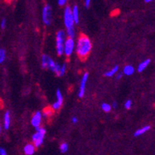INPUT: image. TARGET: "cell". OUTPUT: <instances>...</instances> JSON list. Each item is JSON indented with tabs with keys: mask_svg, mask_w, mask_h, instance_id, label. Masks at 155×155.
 <instances>
[{
	"mask_svg": "<svg viewBox=\"0 0 155 155\" xmlns=\"http://www.w3.org/2000/svg\"><path fill=\"white\" fill-rule=\"evenodd\" d=\"M53 110L52 107H46L43 110V115L45 117H50L53 116Z\"/></svg>",
	"mask_w": 155,
	"mask_h": 155,
	"instance_id": "ac0fdd59",
	"label": "cell"
},
{
	"mask_svg": "<svg viewBox=\"0 0 155 155\" xmlns=\"http://www.w3.org/2000/svg\"><path fill=\"white\" fill-rule=\"evenodd\" d=\"M122 76H123V73H119L117 74V79L119 80V79H120L122 77Z\"/></svg>",
	"mask_w": 155,
	"mask_h": 155,
	"instance_id": "4dcf8cb0",
	"label": "cell"
},
{
	"mask_svg": "<svg viewBox=\"0 0 155 155\" xmlns=\"http://www.w3.org/2000/svg\"><path fill=\"white\" fill-rule=\"evenodd\" d=\"M118 70H119V67L118 66H115L113 69H111L110 71L108 72H106L105 73V76L106 77H111L114 75V74H116L117 73Z\"/></svg>",
	"mask_w": 155,
	"mask_h": 155,
	"instance_id": "e0dca14e",
	"label": "cell"
},
{
	"mask_svg": "<svg viewBox=\"0 0 155 155\" xmlns=\"http://www.w3.org/2000/svg\"><path fill=\"white\" fill-rule=\"evenodd\" d=\"M150 59H147V60L141 62V63L139 64V66H138L137 71L139 72V73H141V72H143V70L147 68V67H148V65L150 64Z\"/></svg>",
	"mask_w": 155,
	"mask_h": 155,
	"instance_id": "4fadbf2b",
	"label": "cell"
},
{
	"mask_svg": "<svg viewBox=\"0 0 155 155\" xmlns=\"http://www.w3.org/2000/svg\"><path fill=\"white\" fill-rule=\"evenodd\" d=\"M24 152L26 155H32L35 152V146L31 143H28L24 147Z\"/></svg>",
	"mask_w": 155,
	"mask_h": 155,
	"instance_id": "8fae6325",
	"label": "cell"
},
{
	"mask_svg": "<svg viewBox=\"0 0 155 155\" xmlns=\"http://www.w3.org/2000/svg\"><path fill=\"white\" fill-rule=\"evenodd\" d=\"M89 77L88 73H85L84 74L82 77V80H81V83H80V90H79L78 96L80 97H83L85 94V90H86V84H87V79Z\"/></svg>",
	"mask_w": 155,
	"mask_h": 155,
	"instance_id": "52a82bcc",
	"label": "cell"
},
{
	"mask_svg": "<svg viewBox=\"0 0 155 155\" xmlns=\"http://www.w3.org/2000/svg\"><path fill=\"white\" fill-rule=\"evenodd\" d=\"M57 3H58L59 5H64L67 4V1L66 0H59L58 2H57Z\"/></svg>",
	"mask_w": 155,
	"mask_h": 155,
	"instance_id": "484cf974",
	"label": "cell"
},
{
	"mask_svg": "<svg viewBox=\"0 0 155 155\" xmlns=\"http://www.w3.org/2000/svg\"><path fill=\"white\" fill-rule=\"evenodd\" d=\"M72 122H73V124H77V122H78V118L76 117H72Z\"/></svg>",
	"mask_w": 155,
	"mask_h": 155,
	"instance_id": "f1b7e54d",
	"label": "cell"
},
{
	"mask_svg": "<svg viewBox=\"0 0 155 155\" xmlns=\"http://www.w3.org/2000/svg\"><path fill=\"white\" fill-rule=\"evenodd\" d=\"M112 107L116 109V108L117 107V103L116 101H114V102H113V104H112Z\"/></svg>",
	"mask_w": 155,
	"mask_h": 155,
	"instance_id": "f546056e",
	"label": "cell"
},
{
	"mask_svg": "<svg viewBox=\"0 0 155 155\" xmlns=\"http://www.w3.org/2000/svg\"><path fill=\"white\" fill-rule=\"evenodd\" d=\"M50 60H51V58L49 56L43 55V56H42V67H43V68H48Z\"/></svg>",
	"mask_w": 155,
	"mask_h": 155,
	"instance_id": "9a60e30c",
	"label": "cell"
},
{
	"mask_svg": "<svg viewBox=\"0 0 155 155\" xmlns=\"http://www.w3.org/2000/svg\"><path fill=\"white\" fill-rule=\"evenodd\" d=\"M5 56H6V53H5V50L3 49L0 48V64L5 60Z\"/></svg>",
	"mask_w": 155,
	"mask_h": 155,
	"instance_id": "44dd1931",
	"label": "cell"
},
{
	"mask_svg": "<svg viewBox=\"0 0 155 155\" xmlns=\"http://www.w3.org/2000/svg\"><path fill=\"white\" fill-rule=\"evenodd\" d=\"M10 113L9 111H6L4 114V127L5 129H9V126H10Z\"/></svg>",
	"mask_w": 155,
	"mask_h": 155,
	"instance_id": "7c38bea8",
	"label": "cell"
},
{
	"mask_svg": "<svg viewBox=\"0 0 155 155\" xmlns=\"http://www.w3.org/2000/svg\"><path fill=\"white\" fill-rule=\"evenodd\" d=\"M42 120V114L39 111H37L34 114V115L32 116V120H31V123L32 125L34 127H39L40 126Z\"/></svg>",
	"mask_w": 155,
	"mask_h": 155,
	"instance_id": "9c48e42d",
	"label": "cell"
},
{
	"mask_svg": "<svg viewBox=\"0 0 155 155\" xmlns=\"http://www.w3.org/2000/svg\"><path fill=\"white\" fill-rule=\"evenodd\" d=\"M1 131H2V127H1V125H0V134H1Z\"/></svg>",
	"mask_w": 155,
	"mask_h": 155,
	"instance_id": "d6a6232c",
	"label": "cell"
},
{
	"mask_svg": "<svg viewBox=\"0 0 155 155\" xmlns=\"http://www.w3.org/2000/svg\"><path fill=\"white\" fill-rule=\"evenodd\" d=\"M65 32L64 31L60 30L57 32L56 35V51L59 56L63 54V46L65 43Z\"/></svg>",
	"mask_w": 155,
	"mask_h": 155,
	"instance_id": "3957f363",
	"label": "cell"
},
{
	"mask_svg": "<svg viewBox=\"0 0 155 155\" xmlns=\"http://www.w3.org/2000/svg\"><path fill=\"white\" fill-rule=\"evenodd\" d=\"M134 73V68L132 66H130V65H127V66H125L123 73H124L125 75L130 76L132 75Z\"/></svg>",
	"mask_w": 155,
	"mask_h": 155,
	"instance_id": "2e32d148",
	"label": "cell"
},
{
	"mask_svg": "<svg viewBox=\"0 0 155 155\" xmlns=\"http://www.w3.org/2000/svg\"><path fill=\"white\" fill-rule=\"evenodd\" d=\"M131 106H132V101H130V100H127V101L125 102L124 107H125V108H126V109H127V110L130 109Z\"/></svg>",
	"mask_w": 155,
	"mask_h": 155,
	"instance_id": "cb8c5ba5",
	"label": "cell"
},
{
	"mask_svg": "<svg viewBox=\"0 0 155 155\" xmlns=\"http://www.w3.org/2000/svg\"><path fill=\"white\" fill-rule=\"evenodd\" d=\"M43 20L46 25H50L52 21V9L49 4H46L43 9Z\"/></svg>",
	"mask_w": 155,
	"mask_h": 155,
	"instance_id": "5b68a950",
	"label": "cell"
},
{
	"mask_svg": "<svg viewBox=\"0 0 155 155\" xmlns=\"http://www.w3.org/2000/svg\"><path fill=\"white\" fill-rule=\"evenodd\" d=\"M150 129V126H149V125H147V126L143 127L140 128V129H138L135 132L134 136L135 137L140 136V135H142V134H143L144 133H146L147 131H148Z\"/></svg>",
	"mask_w": 155,
	"mask_h": 155,
	"instance_id": "5bb4252c",
	"label": "cell"
},
{
	"mask_svg": "<svg viewBox=\"0 0 155 155\" xmlns=\"http://www.w3.org/2000/svg\"><path fill=\"white\" fill-rule=\"evenodd\" d=\"M73 49H74V40L71 38H68L64 43L63 53H65L67 56H70L73 53Z\"/></svg>",
	"mask_w": 155,
	"mask_h": 155,
	"instance_id": "8992f818",
	"label": "cell"
},
{
	"mask_svg": "<svg viewBox=\"0 0 155 155\" xmlns=\"http://www.w3.org/2000/svg\"><path fill=\"white\" fill-rule=\"evenodd\" d=\"M64 23L67 29L73 28L74 22L72 16V9L70 6H67L64 10Z\"/></svg>",
	"mask_w": 155,
	"mask_h": 155,
	"instance_id": "277c9868",
	"label": "cell"
},
{
	"mask_svg": "<svg viewBox=\"0 0 155 155\" xmlns=\"http://www.w3.org/2000/svg\"><path fill=\"white\" fill-rule=\"evenodd\" d=\"M56 97H57V100H56V102H55L54 104H53V106H52V109L60 110V107H62V105H63V97L61 91H60L59 89L56 91Z\"/></svg>",
	"mask_w": 155,
	"mask_h": 155,
	"instance_id": "ba28073f",
	"label": "cell"
},
{
	"mask_svg": "<svg viewBox=\"0 0 155 155\" xmlns=\"http://www.w3.org/2000/svg\"><path fill=\"white\" fill-rule=\"evenodd\" d=\"M144 2H151V0H145Z\"/></svg>",
	"mask_w": 155,
	"mask_h": 155,
	"instance_id": "1f68e13d",
	"label": "cell"
},
{
	"mask_svg": "<svg viewBox=\"0 0 155 155\" xmlns=\"http://www.w3.org/2000/svg\"><path fill=\"white\" fill-rule=\"evenodd\" d=\"M72 16H73V22L74 23L79 22V9L77 5H74L72 9Z\"/></svg>",
	"mask_w": 155,
	"mask_h": 155,
	"instance_id": "30bf717a",
	"label": "cell"
},
{
	"mask_svg": "<svg viewBox=\"0 0 155 155\" xmlns=\"http://www.w3.org/2000/svg\"><path fill=\"white\" fill-rule=\"evenodd\" d=\"M60 151H61L62 153H66V152H67L69 149L68 143H61L60 146Z\"/></svg>",
	"mask_w": 155,
	"mask_h": 155,
	"instance_id": "ffe728a7",
	"label": "cell"
},
{
	"mask_svg": "<svg viewBox=\"0 0 155 155\" xmlns=\"http://www.w3.org/2000/svg\"><path fill=\"white\" fill-rule=\"evenodd\" d=\"M5 26H6V19H5V18H3V19L1 20V28L3 29H5Z\"/></svg>",
	"mask_w": 155,
	"mask_h": 155,
	"instance_id": "d4e9b609",
	"label": "cell"
},
{
	"mask_svg": "<svg viewBox=\"0 0 155 155\" xmlns=\"http://www.w3.org/2000/svg\"><path fill=\"white\" fill-rule=\"evenodd\" d=\"M91 0H86L85 1L86 8H89V7H90V5H91Z\"/></svg>",
	"mask_w": 155,
	"mask_h": 155,
	"instance_id": "83f0119b",
	"label": "cell"
},
{
	"mask_svg": "<svg viewBox=\"0 0 155 155\" xmlns=\"http://www.w3.org/2000/svg\"><path fill=\"white\" fill-rule=\"evenodd\" d=\"M46 134V130L43 127H36V133L32 135V141L34 143L35 147L41 146L43 143L44 137Z\"/></svg>",
	"mask_w": 155,
	"mask_h": 155,
	"instance_id": "7a4b0ae2",
	"label": "cell"
},
{
	"mask_svg": "<svg viewBox=\"0 0 155 155\" xmlns=\"http://www.w3.org/2000/svg\"><path fill=\"white\" fill-rule=\"evenodd\" d=\"M92 43L91 39L85 34H80L77 45V53L82 60H86L88 57L91 51Z\"/></svg>",
	"mask_w": 155,
	"mask_h": 155,
	"instance_id": "6da1fadb",
	"label": "cell"
},
{
	"mask_svg": "<svg viewBox=\"0 0 155 155\" xmlns=\"http://www.w3.org/2000/svg\"><path fill=\"white\" fill-rule=\"evenodd\" d=\"M66 64L65 63H63V65L61 66V67H60V73H59L58 74V77H63V75L65 74V73H66Z\"/></svg>",
	"mask_w": 155,
	"mask_h": 155,
	"instance_id": "603a6c76",
	"label": "cell"
},
{
	"mask_svg": "<svg viewBox=\"0 0 155 155\" xmlns=\"http://www.w3.org/2000/svg\"><path fill=\"white\" fill-rule=\"evenodd\" d=\"M0 155H7L6 150L2 147H0Z\"/></svg>",
	"mask_w": 155,
	"mask_h": 155,
	"instance_id": "4316f807",
	"label": "cell"
},
{
	"mask_svg": "<svg viewBox=\"0 0 155 155\" xmlns=\"http://www.w3.org/2000/svg\"><path fill=\"white\" fill-rule=\"evenodd\" d=\"M67 33L68 35L69 38L73 39L74 36H75V31H74V28H70V29H67Z\"/></svg>",
	"mask_w": 155,
	"mask_h": 155,
	"instance_id": "7402d4cb",
	"label": "cell"
},
{
	"mask_svg": "<svg viewBox=\"0 0 155 155\" xmlns=\"http://www.w3.org/2000/svg\"><path fill=\"white\" fill-rule=\"evenodd\" d=\"M101 108H102L103 110L104 111V112H110L111 110V106L109 104H107V103H104V104H102V105H101Z\"/></svg>",
	"mask_w": 155,
	"mask_h": 155,
	"instance_id": "d6986e66",
	"label": "cell"
}]
</instances>
